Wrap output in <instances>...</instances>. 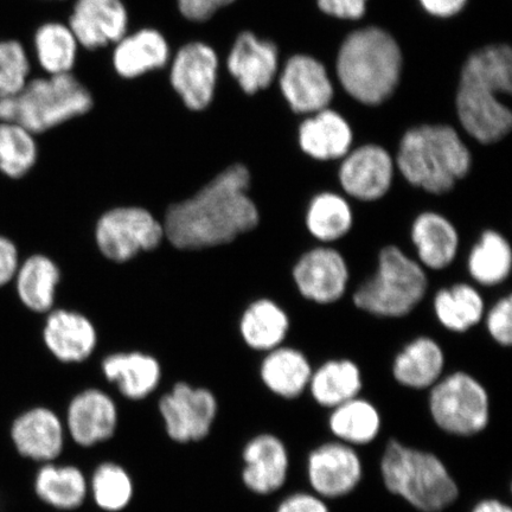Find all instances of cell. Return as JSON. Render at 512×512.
Returning a JSON list of instances; mask_svg holds the SVG:
<instances>
[{
  "instance_id": "6da1fadb",
  "label": "cell",
  "mask_w": 512,
  "mask_h": 512,
  "mask_svg": "<svg viewBox=\"0 0 512 512\" xmlns=\"http://www.w3.org/2000/svg\"><path fill=\"white\" fill-rule=\"evenodd\" d=\"M251 174L234 164L217 175L189 200L175 204L163 223L165 238L179 249L226 245L251 232L260 221L258 208L248 195Z\"/></svg>"
},
{
  "instance_id": "7a4b0ae2",
  "label": "cell",
  "mask_w": 512,
  "mask_h": 512,
  "mask_svg": "<svg viewBox=\"0 0 512 512\" xmlns=\"http://www.w3.org/2000/svg\"><path fill=\"white\" fill-rule=\"evenodd\" d=\"M512 51L490 46L476 51L464 64L457 93V111L464 130L482 144H495L512 127V114L498 99L510 95Z\"/></svg>"
},
{
  "instance_id": "3957f363",
  "label": "cell",
  "mask_w": 512,
  "mask_h": 512,
  "mask_svg": "<svg viewBox=\"0 0 512 512\" xmlns=\"http://www.w3.org/2000/svg\"><path fill=\"white\" fill-rule=\"evenodd\" d=\"M396 165L413 187L444 195L469 174L472 157L451 126L422 125L402 137Z\"/></svg>"
},
{
  "instance_id": "277c9868",
  "label": "cell",
  "mask_w": 512,
  "mask_h": 512,
  "mask_svg": "<svg viewBox=\"0 0 512 512\" xmlns=\"http://www.w3.org/2000/svg\"><path fill=\"white\" fill-rule=\"evenodd\" d=\"M401 69L399 44L379 28L352 32L339 50L338 79L352 98L366 105H380L394 93Z\"/></svg>"
},
{
  "instance_id": "5b68a950",
  "label": "cell",
  "mask_w": 512,
  "mask_h": 512,
  "mask_svg": "<svg viewBox=\"0 0 512 512\" xmlns=\"http://www.w3.org/2000/svg\"><path fill=\"white\" fill-rule=\"evenodd\" d=\"M91 91L74 73L31 78L21 92L0 100V121L46 133L92 111Z\"/></svg>"
},
{
  "instance_id": "8992f818",
  "label": "cell",
  "mask_w": 512,
  "mask_h": 512,
  "mask_svg": "<svg viewBox=\"0 0 512 512\" xmlns=\"http://www.w3.org/2000/svg\"><path fill=\"white\" fill-rule=\"evenodd\" d=\"M383 483L394 495L424 512L450 507L459 489L443 462L432 453L392 440L381 460Z\"/></svg>"
},
{
  "instance_id": "52a82bcc",
  "label": "cell",
  "mask_w": 512,
  "mask_h": 512,
  "mask_svg": "<svg viewBox=\"0 0 512 512\" xmlns=\"http://www.w3.org/2000/svg\"><path fill=\"white\" fill-rule=\"evenodd\" d=\"M428 279L424 267L399 247H384L374 277L354 293L357 309L383 318L408 316L424 299Z\"/></svg>"
},
{
  "instance_id": "ba28073f",
  "label": "cell",
  "mask_w": 512,
  "mask_h": 512,
  "mask_svg": "<svg viewBox=\"0 0 512 512\" xmlns=\"http://www.w3.org/2000/svg\"><path fill=\"white\" fill-rule=\"evenodd\" d=\"M430 409L435 424L441 430L460 437L480 433L489 424L488 392L475 377L463 371L434 384Z\"/></svg>"
},
{
  "instance_id": "9c48e42d",
  "label": "cell",
  "mask_w": 512,
  "mask_h": 512,
  "mask_svg": "<svg viewBox=\"0 0 512 512\" xmlns=\"http://www.w3.org/2000/svg\"><path fill=\"white\" fill-rule=\"evenodd\" d=\"M165 238L163 223L150 211L138 207L115 208L100 217L95 240L102 255L126 262L140 252H149Z\"/></svg>"
},
{
  "instance_id": "30bf717a",
  "label": "cell",
  "mask_w": 512,
  "mask_h": 512,
  "mask_svg": "<svg viewBox=\"0 0 512 512\" xmlns=\"http://www.w3.org/2000/svg\"><path fill=\"white\" fill-rule=\"evenodd\" d=\"M172 89L192 112H203L213 104L220 79V57L213 46L191 41L172 54L169 66Z\"/></svg>"
},
{
  "instance_id": "8fae6325",
  "label": "cell",
  "mask_w": 512,
  "mask_h": 512,
  "mask_svg": "<svg viewBox=\"0 0 512 512\" xmlns=\"http://www.w3.org/2000/svg\"><path fill=\"white\" fill-rule=\"evenodd\" d=\"M168 437L177 444L200 443L213 430L219 402L211 390L178 382L158 402Z\"/></svg>"
},
{
  "instance_id": "7c38bea8",
  "label": "cell",
  "mask_w": 512,
  "mask_h": 512,
  "mask_svg": "<svg viewBox=\"0 0 512 512\" xmlns=\"http://www.w3.org/2000/svg\"><path fill=\"white\" fill-rule=\"evenodd\" d=\"M8 435L17 456L42 465L60 459L66 446L67 431L64 420L54 409L37 405L14 416Z\"/></svg>"
},
{
  "instance_id": "4fadbf2b",
  "label": "cell",
  "mask_w": 512,
  "mask_h": 512,
  "mask_svg": "<svg viewBox=\"0 0 512 512\" xmlns=\"http://www.w3.org/2000/svg\"><path fill=\"white\" fill-rule=\"evenodd\" d=\"M64 425L68 437L80 447L91 448L104 444L118 430L117 403L104 390H82L70 400Z\"/></svg>"
},
{
  "instance_id": "5bb4252c",
  "label": "cell",
  "mask_w": 512,
  "mask_h": 512,
  "mask_svg": "<svg viewBox=\"0 0 512 512\" xmlns=\"http://www.w3.org/2000/svg\"><path fill=\"white\" fill-rule=\"evenodd\" d=\"M395 164L379 145H363L344 157L338 171L347 194L362 202H375L388 194L394 181Z\"/></svg>"
},
{
  "instance_id": "9a60e30c",
  "label": "cell",
  "mask_w": 512,
  "mask_h": 512,
  "mask_svg": "<svg viewBox=\"0 0 512 512\" xmlns=\"http://www.w3.org/2000/svg\"><path fill=\"white\" fill-rule=\"evenodd\" d=\"M83 49L113 47L130 28V15L123 0H75L68 19Z\"/></svg>"
},
{
  "instance_id": "2e32d148",
  "label": "cell",
  "mask_w": 512,
  "mask_h": 512,
  "mask_svg": "<svg viewBox=\"0 0 512 512\" xmlns=\"http://www.w3.org/2000/svg\"><path fill=\"white\" fill-rule=\"evenodd\" d=\"M293 278L304 298L318 304H332L347 291L349 270L343 255L336 249L318 247L298 260Z\"/></svg>"
},
{
  "instance_id": "e0dca14e",
  "label": "cell",
  "mask_w": 512,
  "mask_h": 512,
  "mask_svg": "<svg viewBox=\"0 0 512 512\" xmlns=\"http://www.w3.org/2000/svg\"><path fill=\"white\" fill-rule=\"evenodd\" d=\"M312 489L320 497L338 498L360 484L363 469L357 452L348 444L328 443L316 448L307 462Z\"/></svg>"
},
{
  "instance_id": "ac0fdd59",
  "label": "cell",
  "mask_w": 512,
  "mask_h": 512,
  "mask_svg": "<svg viewBox=\"0 0 512 512\" xmlns=\"http://www.w3.org/2000/svg\"><path fill=\"white\" fill-rule=\"evenodd\" d=\"M278 63V48L273 42L243 31L230 48L226 67L242 91L253 95L272 85Z\"/></svg>"
},
{
  "instance_id": "d6986e66",
  "label": "cell",
  "mask_w": 512,
  "mask_h": 512,
  "mask_svg": "<svg viewBox=\"0 0 512 512\" xmlns=\"http://www.w3.org/2000/svg\"><path fill=\"white\" fill-rule=\"evenodd\" d=\"M172 50L168 38L155 28H140L114 44L112 66L124 80H136L169 66Z\"/></svg>"
},
{
  "instance_id": "ffe728a7",
  "label": "cell",
  "mask_w": 512,
  "mask_h": 512,
  "mask_svg": "<svg viewBox=\"0 0 512 512\" xmlns=\"http://www.w3.org/2000/svg\"><path fill=\"white\" fill-rule=\"evenodd\" d=\"M281 92L297 113L325 110L334 96L328 72L322 63L305 55L288 60L280 76Z\"/></svg>"
},
{
  "instance_id": "44dd1931",
  "label": "cell",
  "mask_w": 512,
  "mask_h": 512,
  "mask_svg": "<svg viewBox=\"0 0 512 512\" xmlns=\"http://www.w3.org/2000/svg\"><path fill=\"white\" fill-rule=\"evenodd\" d=\"M242 482L256 495H271L287 479L288 453L283 441L273 434L256 435L242 452Z\"/></svg>"
},
{
  "instance_id": "7402d4cb",
  "label": "cell",
  "mask_w": 512,
  "mask_h": 512,
  "mask_svg": "<svg viewBox=\"0 0 512 512\" xmlns=\"http://www.w3.org/2000/svg\"><path fill=\"white\" fill-rule=\"evenodd\" d=\"M43 342L62 363H80L91 356L98 343L93 323L81 313L50 311L43 328Z\"/></svg>"
},
{
  "instance_id": "603a6c76",
  "label": "cell",
  "mask_w": 512,
  "mask_h": 512,
  "mask_svg": "<svg viewBox=\"0 0 512 512\" xmlns=\"http://www.w3.org/2000/svg\"><path fill=\"white\" fill-rule=\"evenodd\" d=\"M108 382L117 386L125 399L142 401L155 393L162 381L157 358L143 352H119L107 356L101 364Z\"/></svg>"
},
{
  "instance_id": "cb8c5ba5",
  "label": "cell",
  "mask_w": 512,
  "mask_h": 512,
  "mask_svg": "<svg viewBox=\"0 0 512 512\" xmlns=\"http://www.w3.org/2000/svg\"><path fill=\"white\" fill-rule=\"evenodd\" d=\"M32 490L38 501L60 511H73L85 504L88 478L80 467L57 462L38 465Z\"/></svg>"
},
{
  "instance_id": "d4e9b609",
  "label": "cell",
  "mask_w": 512,
  "mask_h": 512,
  "mask_svg": "<svg viewBox=\"0 0 512 512\" xmlns=\"http://www.w3.org/2000/svg\"><path fill=\"white\" fill-rule=\"evenodd\" d=\"M411 236L421 266L441 271L456 259L459 234L445 216L434 211L420 214L413 222Z\"/></svg>"
},
{
  "instance_id": "484cf974",
  "label": "cell",
  "mask_w": 512,
  "mask_h": 512,
  "mask_svg": "<svg viewBox=\"0 0 512 512\" xmlns=\"http://www.w3.org/2000/svg\"><path fill=\"white\" fill-rule=\"evenodd\" d=\"M352 131L342 115L330 110L317 112L299 128V145L313 159L334 160L350 152Z\"/></svg>"
},
{
  "instance_id": "4316f807",
  "label": "cell",
  "mask_w": 512,
  "mask_h": 512,
  "mask_svg": "<svg viewBox=\"0 0 512 512\" xmlns=\"http://www.w3.org/2000/svg\"><path fill=\"white\" fill-rule=\"evenodd\" d=\"M59 267L47 255L34 254L21 261L14 281L19 302L35 313H48L60 284Z\"/></svg>"
},
{
  "instance_id": "83f0119b",
  "label": "cell",
  "mask_w": 512,
  "mask_h": 512,
  "mask_svg": "<svg viewBox=\"0 0 512 512\" xmlns=\"http://www.w3.org/2000/svg\"><path fill=\"white\" fill-rule=\"evenodd\" d=\"M444 367L445 356L440 345L432 338L419 337L395 358L393 374L402 386L426 389L439 381Z\"/></svg>"
},
{
  "instance_id": "f1b7e54d",
  "label": "cell",
  "mask_w": 512,
  "mask_h": 512,
  "mask_svg": "<svg viewBox=\"0 0 512 512\" xmlns=\"http://www.w3.org/2000/svg\"><path fill=\"white\" fill-rule=\"evenodd\" d=\"M261 380L275 395L296 399L309 387L312 368L303 352L278 347L268 351L260 368Z\"/></svg>"
},
{
  "instance_id": "f546056e",
  "label": "cell",
  "mask_w": 512,
  "mask_h": 512,
  "mask_svg": "<svg viewBox=\"0 0 512 512\" xmlns=\"http://www.w3.org/2000/svg\"><path fill=\"white\" fill-rule=\"evenodd\" d=\"M80 48L74 32L67 23H43L32 37L35 60L44 75L73 73Z\"/></svg>"
},
{
  "instance_id": "4dcf8cb0",
  "label": "cell",
  "mask_w": 512,
  "mask_h": 512,
  "mask_svg": "<svg viewBox=\"0 0 512 512\" xmlns=\"http://www.w3.org/2000/svg\"><path fill=\"white\" fill-rule=\"evenodd\" d=\"M290 329V319L272 300L261 299L243 313L240 331L248 347L271 351L280 347Z\"/></svg>"
},
{
  "instance_id": "1f68e13d",
  "label": "cell",
  "mask_w": 512,
  "mask_h": 512,
  "mask_svg": "<svg viewBox=\"0 0 512 512\" xmlns=\"http://www.w3.org/2000/svg\"><path fill=\"white\" fill-rule=\"evenodd\" d=\"M309 387L320 406L335 408L360 394L361 370L349 360L329 361L312 373Z\"/></svg>"
},
{
  "instance_id": "d6a6232c",
  "label": "cell",
  "mask_w": 512,
  "mask_h": 512,
  "mask_svg": "<svg viewBox=\"0 0 512 512\" xmlns=\"http://www.w3.org/2000/svg\"><path fill=\"white\" fill-rule=\"evenodd\" d=\"M434 311L447 330L465 332L484 316V300L475 287L456 284L444 288L434 298Z\"/></svg>"
},
{
  "instance_id": "836d02e7",
  "label": "cell",
  "mask_w": 512,
  "mask_h": 512,
  "mask_svg": "<svg viewBox=\"0 0 512 512\" xmlns=\"http://www.w3.org/2000/svg\"><path fill=\"white\" fill-rule=\"evenodd\" d=\"M329 425L342 443L367 445L380 433L381 416L373 403L357 396L334 408Z\"/></svg>"
},
{
  "instance_id": "e575fe53",
  "label": "cell",
  "mask_w": 512,
  "mask_h": 512,
  "mask_svg": "<svg viewBox=\"0 0 512 512\" xmlns=\"http://www.w3.org/2000/svg\"><path fill=\"white\" fill-rule=\"evenodd\" d=\"M354 224V214L344 197L335 192H322L312 198L306 213V227L320 242L344 238Z\"/></svg>"
},
{
  "instance_id": "d590c367",
  "label": "cell",
  "mask_w": 512,
  "mask_h": 512,
  "mask_svg": "<svg viewBox=\"0 0 512 512\" xmlns=\"http://www.w3.org/2000/svg\"><path fill=\"white\" fill-rule=\"evenodd\" d=\"M469 272L484 286H496L507 280L512 266L510 243L496 230H486L469 255Z\"/></svg>"
},
{
  "instance_id": "8d00e7d4",
  "label": "cell",
  "mask_w": 512,
  "mask_h": 512,
  "mask_svg": "<svg viewBox=\"0 0 512 512\" xmlns=\"http://www.w3.org/2000/svg\"><path fill=\"white\" fill-rule=\"evenodd\" d=\"M88 492L96 507L106 512L124 511L133 501V479L124 466L104 462L88 478Z\"/></svg>"
},
{
  "instance_id": "74e56055",
  "label": "cell",
  "mask_w": 512,
  "mask_h": 512,
  "mask_svg": "<svg viewBox=\"0 0 512 512\" xmlns=\"http://www.w3.org/2000/svg\"><path fill=\"white\" fill-rule=\"evenodd\" d=\"M37 160L35 134L21 125L0 121V174L21 179L34 169Z\"/></svg>"
},
{
  "instance_id": "f35d334b",
  "label": "cell",
  "mask_w": 512,
  "mask_h": 512,
  "mask_svg": "<svg viewBox=\"0 0 512 512\" xmlns=\"http://www.w3.org/2000/svg\"><path fill=\"white\" fill-rule=\"evenodd\" d=\"M31 69L24 44L14 38H0V100L21 92L31 79Z\"/></svg>"
},
{
  "instance_id": "ab89813d",
  "label": "cell",
  "mask_w": 512,
  "mask_h": 512,
  "mask_svg": "<svg viewBox=\"0 0 512 512\" xmlns=\"http://www.w3.org/2000/svg\"><path fill=\"white\" fill-rule=\"evenodd\" d=\"M486 328L499 345L510 347L512 343V300L505 297L498 300L486 318Z\"/></svg>"
},
{
  "instance_id": "60d3db41",
  "label": "cell",
  "mask_w": 512,
  "mask_h": 512,
  "mask_svg": "<svg viewBox=\"0 0 512 512\" xmlns=\"http://www.w3.org/2000/svg\"><path fill=\"white\" fill-rule=\"evenodd\" d=\"M176 3L179 14L196 24L209 22L223 8L220 0H176Z\"/></svg>"
},
{
  "instance_id": "b9f144b4",
  "label": "cell",
  "mask_w": 512,
  "mask_h": 512,
  "mask_svg": "<svg viewBox=\"0 0 512 512\" xmlns=\"http://www.w3.org/2000/svg\"><path fill=\"white\" fill-rule=\"evenodd\" d=\"M19 265L21 258L16 243L0 234V288L14 281Z\"/></svg>"
},
{
  "instance_id": "7bdbcfd3",
  "label": "cell",
  "mask_w": 512,
  "mask_h": 512,
  "mask_svg": "<svg viewBox=\"0 0 512 512\" xmlns=\"http://www.w3.org/2000/svg\"><path fill=\"white\" fill-rule=\"evenodd\" d=\"M367 0H318L319 9L330 16L358 19L366 12Z\"/></svg>"
},
{
  "instance_id": "ee69618b",
  "label": "cell",
  "mask_w": 512,
  "mask_h": 512,
  "mask_svg": "<svg viewBox=\"0 0 512 512\" xmlns=\"http://www.w3.org/2000/svg\"><path fill=\"white\" fill-rule=\"evenodd\" d=\"M277 512H330L322 498L315 495L299 494L291 495L279 505Z\"/></svg>"
},
{
  "instance_id": "f6af8a7d",
  "label": "cell",
  "mask_w": 512,
  "mask_h": 512,
  "mask_svg": "<svg viewBox=\"0 0 512 512\" xmlns=\"http://www.w3.org/2000/svg\"><path fill=\"white\" fill-rule=\"evenodd\" d=\"M427 12L437 17H451L462 10L467 0H420Z\"/></svg>"
},
{
  "instance_id": "bcb514c9",
  "label": "cell",
  "mask_w": 512,
  "mask_h": 512,
  "mask_svg": "<svg viewBox=\"0 0 512 512\" xmlns=\"http://www.w3.org/2000/svg\"><path fill=\"white\" fill-rule=\"evenodd\" d=\"M472 512H512L509 505L497 501V499H485L476 505Z\"/></svg>"
},
{
  "instance_id": "7dc6e473",
  "label": "cell",
  "mask_w": 512,
  "mask_h": 512,
  "mask_svg": "<svg viewBox=\"0 0 512 512\" xmlns=\"http://www.w3.org/2000/svg\"><path fill=\"white\" fill-rule=\"evenodd\" d=\"M222 6H227L229 4H232L234 2H236V0H220Z\"/></svg>"
}]
</instances>
